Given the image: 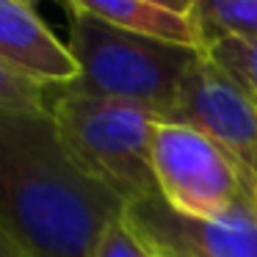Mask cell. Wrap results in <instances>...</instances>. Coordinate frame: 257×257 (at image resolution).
<instances>
[{
  "label": "cell",
  "mask_w": 257,
  "mask_h": 257,
  "mask_svg": "<svg viewBox=\"0 0 257 257\" xmlns=\"http://www.w3.org/2000/svg\"><path fill=\"white\" fill-rule=\"evenodd\" d=\"M124 207L67 155L50 111H0V229L31 257H91Z\"/></svg>",
  "instance_id": "obj_1"
},
{
  "label": "cell",
  "mask_w": 257,
  "mask_h": 257,
  "mask_svg": "<svg viewBox=\"0 0 257 257\" xmlns=\"http://www.w3.org/2000/svg\"><path fill=\"white\" fill-rule=\"evenodd\" d=\"M64 9L69 14L67 47L78 64V78L67 91L139 102L169 122L183 78L202 53L127 34L86 12L80 0H67Z\"/></svg>",
  "instance_id": "obj_2"
},
{
  "label": "cell",
  "mask_w": 257,
  "mask_h": 257,
  "mask_svg": "<svg viewBox=\"0 0 257 257\" xmlns=\"http://www.w3.org/2000/svg\"><path fill=\"white\" fill-rule=\"evenodd\" d=\"M47 111L67 155L124 205L158 194L150 152L155 127L166 122L158 111L67 89H56Z\"/></svg>",
  "instance_id": "obj_3"
},
{
  "label": "cell",
  "mask_w": 257,
  "mask_h": 257,
  "mask_svg": "<svg viewBox=\"0 0 257 257\" xmlns=\"http://www.w3.org/2000/svg\"><path fill=\"white\" fill-rule=\"evenodd\" d=\"M150 163L158 196L177 216L221 221L257 207V180L191 124H158Z\"/></svg>",
  "instance_id": "obj_4"
},
{
  "label": "cell",
  "mask_w": 257,
  "mask_h": 257,
  "mask_svg": "<svg viewBox=\"0 0 257 257\" xmlns=\"http://www.w3.org/2000/svg\"><path fill=\"white\" fill-rule=\"evenodd\" d=\"M169 122H183L221 147L257 180V100L202 53L183 78Z\"/></svg>",
  "instance_id": "obj_5"
},
{
  "label": "cell",
  "mask_w": 257,
  "mask_h": 257,
  "mask_svg": "<svg viewBox=\"0 0 257 257\" xmlns=\"http://www.w3.org/2000/svg\"><path fill=\"white\" fill-rule=\"evenodd\" d=\"M122 218L152 254L257 257V207L221 221H191L169 210L155 194L127 205Z\"/></svg>",
  "instance_id": "obj_6"
},
{
  "label": "cell",
  "mask_w": 257,
  "mask_h": 257,
  "mask_svg": "<svg viewBox=\"0 0 257 257\" xmlns=\"http://www.w3.org/2000/svg\"><path fill=\"white\" fill-rule=\"evenodd\" d=\"M0 61L47 91L67 89L78 78V64L34 3L0 0Z\"/></svg>",
  "instance_id": "obj_7"
},
{
  "label": "cell",
  "mask_w": 257,
  "mask_h": 257,
  "mask_svg": "<svg viewBox=\"0 0 257 257\" xmlns=\"http://www.w3.org/2000/svg\"><path fill=\"white\" fill-rule=\"evenodd\" d=\"M86 12L100 20L163 45L205 53V39L194 3H158V0H80Z\"/></svg>",
  "instance_id": "obj_8"
},
{
  "label": "cell",
  "mask_w": 257,
  "mask_h": 257,
  "mask_svg": "<svg viewBox=\"0 0 257 257\" xmlns=\"http://www.w3.org/2000/svg\"><path fill=\"white\" fill-rule=\"evenodd\" d=\"M205 53L218 42H257V0H196Z\"/></svg>",
  "instance_id": "obj_9"
},
{
  "label": "cell",
  "mask_w": 257,
  "mask_h": 257,
  "mask_svg": "<svg viewBox=\"0 0 257 257\" xmlns=\"http://www.w3.org/2000/svg\"><path fill=\"white\" fill-rule=\"evenodd\" d=\"M207 58L257 100V42H218Z\"/></svg>",
  "instance_id": "obj_10"
},
{
  "label": "cell",
  "mask_w": 257,
  "mask_h": 257,
  "mask_svg": "<svg viewBox=\"0 0 257 257\" xmlns=\"http://www.w3.org/2000/svg\"><path fill=\"white\" fill-rule=\"evenodd\" d=\"M50 91L0 61V111H47Z\"/></svg>",
  "instance_id": "obj_11"
},
{
  "label": "cell",
  "mask_w": 257,
  "mask_h": 257,
  "mask_svg": "<svg viewBox=\"0 0 257 257\" xmlns=\"http://www.w3.org/2000/svg\"><path fill=\"white\" fill-rule=\"evenodd\" d=\"M91 257H155L141 238L133 232V229L124 224V218L108 224L102 229V235L97 238L94 249H91Z\"/></svg>",
  "instance_id": "obj_12"
},
{
  "label": "cell",
  "mask_w": 257,
  "mask_h": 257,
  "mask_svg": "<svg viewBox=\"0 0 257 257\" xmlns=\"http://www.w3.org/2000/svg\"><path fill=\"white\" fill-rule=\"evenodd\" d=\"M0 257H31V254L12 238V235H6L0 229Z\"/></svg>",
  "instance_id": "obj_13"
},
{
  "label": "cell",
  "mask_w": 257,
  "mask_h": 257,
  "mask_svg": "<svg viewBox=\"0 0 257 257\" xmlns=\"http://www.w3.org/2000/svg\"><path fill=\"white\" fill-rule=\"evenodd\" d=\"M155 257H177V254H155Z\"/></svg>",
  "instance_id": "obj_14"
}]
</instances>
